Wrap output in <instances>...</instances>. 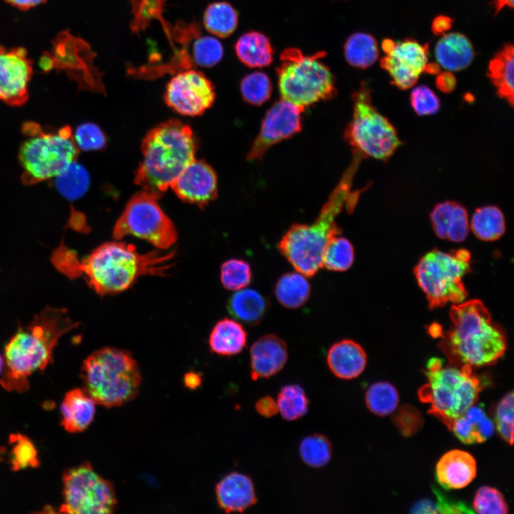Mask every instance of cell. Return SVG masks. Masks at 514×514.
Instances as JSON below:
<instances>
[{
    "label": "cell",
    "instance_id": "17",
    "mask_svg": "<svg viewBox=\"0 0 514 514\" xmlns=\"http://www.w3.org/2000/svg\"><path fill=\"white\" fill-rule=\"evenodd\" d=\"M33 61L23 47L0 46V101L21 106L29 99Z\"/></svg>",
    "mask_w": 514,
    "mask_h": 514
},
{
    "label": "cell",
    "instance_id": "41",
    "mask_svg": "<svg viewBox=\"0 0 514 514\" xmlns=\"http://www.w3.org/2000/svg\"><path fill=\"white\" fill-rule=\"evenodd\" d=\"M253 278L250 264L242 259L230 258L221 266L220 280L229 291H238L248 286Z\"/></svg>",
    "mask_w": 514,
    "mask_h": 514
},
{
    "label": "cell",
    "instance_id": "18",
    "mask_svg": "<svg viewBox=\"0 0 514 514\" xmlns=\"http://www.w3.org/2000/svg\"><path fill=\"white\" fill-rule=\"evenodd\" d=\"M428 45L413 39L395 43V47L381 59L380 64L391 78L390 83L401 90L414 86L428 64Z\"/></svg>",
    "mask_w": 514,
    "mask_h": 514
},
{
    "label": "cell",
    "instance_id": "21",
    "mask_svg": "<svg viewBox=\"0 0 514 514\" xmlns=\"http://www.w3.org/2000/svg\"><path fill=\"white\" fill-rule=\"evenodd\" d=\"M218 506L226 513H243L257 503L254 483L247 475L232 472L216 486Z\"/></svg>",
    "mask_w": 514,
    "mask_h": 514
},
{
    "label": "cell",
    "instance_id": "57",
    "mask_svg": "<svg viewBox=\"0 0 514 514\" xmlns=\"http://www.w3.org/2000/svg\"><path fill=\"white\" fill-rule=\"evenodd\" d=\"M395 42L390 39H384L382 42V49L387 54H389L395 47Z\"/></svg>",
    "mask_w": 514,
    "mask_h": 514
},
{
    "label": "cell",
    "instance_id": "20",
    "mask_svg": "<svg viewBox=\"0 0 514 514\" xmlns=\"http://www.w3.org/2000/svg\"><path fill=\"white\" fill-rule=\"evenodd\" d=\"M288 357L286 343L274 334L260 337L250 349L251 378H268L280 372Z\"/></svg>",
    "mask_w": 514,
    "mask_h": 514
},
{
    "label": "cell",
    "instance_id": "7",
    "mask_svg": "<svg viewBox=\"0 0 514 514\" xmlns=\"http://www.w3.org/2000/svg\"><path fill=\"white\" fill-rule=\"evenodd\" d=\"M425 374L427 382L418 390V397L430 405L428 413L450 430L453 421L478 400L480 381L470 366H444L438 358L428 361Z\"/></svg>",
    "mask_w": 514,
    "mask_h": 514
},
{
    "label": "cell",
    "instance_id": "23",
    "mask_svg": "<svg viewBox=\"0 0 514 514\" xmlns=\"http://www.w3.org/2000/svg\"><path fill=\"white\" fill-rule=\"evenodd\" d=\"M436 478L445 489L467 486L476 475V462L469 453L455 449L445 453L436 465Z\"/></svg>",
    "mask_w": 514,
    "mask_h": 514
},
{
    "label": "cell",
    "instance_id": "13",
    "mask_svg": "<svg viewBox=\"0 0 514 514\" xmlns=\"http://www.w3.org/2000/svg\"><path fill=\"white\" fill-rule=\"evenodd\" d=\"M63 496L59 510L65 513H112L117 505L111 482L97 474L87 462L64 471Z\"/></svg>",
    "mask_w": 514,
    "mask_h": 514
},
{
    "label": "cell",
    "instance_id": "45",
    "mask_svg": "<svg viewBox=\"0 0 514 514\" xmlns=\"http://www.w3.org/2000/svg\"><path fill=\"white\" fill-rule=\"evenodd\" d=\"M513 393H507L497 405L495 425L501 437L510 445L513 443Z\"/></svg>",
    "mask_w": 514,
    "mask_h": 514
},
{
    "label": "cell",
    "instance_id": "49",
    "mask_svg": "<svg viewBox=\"0 0 514 514\" xmlns=\"http://www.w3.org/2000/svg\"><path fill=\"white\" fill-rule=\"evenodd\" d=\"M437 496L435 506L438 513H471L463 503H458L448 500L438 490L435 491Z\"/></svg>",
    "mask_w": 514,
    "mask_h": 514
},
{
    "label": "cell",
    "instance_id": "47",
    "mask_svg": "<svg viewBox=\"0 0 514 514\" xmlns=\"http://www.w3.org/2000/svg\"><path fill=\"white\" fill-rule=\"evenodd\" d=\"M73 136L78 148L83 151L100 150L106 144L104 132L93 123H85L78 126Z\"/></svg>",
    "mask_w": 514,
    "mask_h": 514
},
{
    "label": "cell",
    "instance_id": "31",
    "mask_svg": "<svg viewBox=\"0 0 514 514\" xmlns=\"http://www.w3.org/2000/svg\"><path fill=\"white\" fill-rule=\"evenodd\" d=\"M236 56L251 68H262L273 61V49L269 39L258 31H249L239 37L235 44Z\"/></svg>",
    "mask_w": 514,
    "mask_h": 514
},
{
    "label": "cell",
    "instance_id": "50",
    "mask_svg": "<svg viewBox=\"0 0 514 514\" xmlns=\"http://www.w3.org/2000/svg\"><path fill=\"white\" fill-rule=\"evenodd\" d=\"M256 412L264 418H271L279 413L276 400L270 395L259 398L255 403Z\"/></svg>",
    "mask_w": 514,
    "mask_h": 514
},
{
    "label": "cell",
    "instance_id": "30",
    "mask_svg": "<svg viewBox=\"0 0 514 514\" xmlns=\"http://www.w3.org/2000/svg\"><path fill=\"white\" fill-rule=\"evenodd\" d=\"M514 48L506 44L490 60L488 76L495 86L498 96L513 106Z\"/></svg>",
    "mask_w": 514,
    "mask_h": 514
},
{
    "label": "cell",
    "instance_id": "39",
    "mask_svg": "<svg viewBox=\"0 0 514 514\" xmlns=\"http://www.w3.org/2000/svg\"><path fill=\"white\" fill-rule=\"evenodd\" d=\"M354 249L349 240L336 236L326 245L322 258L323 267L333 271H345L353 263Z\"/></svg>",
    "mask_w": 514,
    "mask_h": 514
},
{
    "label": "cell",
    "instance_id": "52",
    "mask_svg": "<svg viewBox=\"0 0 514 514\" xmlns=\"http://www.w3.org/2000/svg\"><path fill=\"white\" fill-rule=\"evenodd\" d=\"M453 23L450 17L440 15L433 19L431 29L435 35L443 34L452 27Z\"/></svg>",
    "mask_w": 514,
    "mask_h": 514
},
{
    "label": "cell",
    "instance_id": "59",
    "mask_svg": "<svg viewBox=\"0 0 514 514\" xmlns=\"http://www.w3.org/2000/svg\"><path fill=\"white\" fill-rule=\"evenodd\" d=\"M3 368H4V359L1 356V355L0 354V374L2 372Z\"/></svg>",
    "mask_w": 514,
    "mask_h": 514
},
{
    "label": "cell",
    "instance_id": "36",
    "mask_svg": "<svg viewBox=\"0 0 514 514\" xmlns=\"http://www.w3.org/2000/svg\"><path fill=\"white\" fill-rule=\"evenodd\" d=\"M276 402L281 417L287 421L298 420L308 410L309 400L304 389L298 384L282 386L277 395Z\"/></svg>",
    "mask_w": 514,
    "mask_h": 514
},
{
    "label": "cell",
    "instance_id": "48",
    "mask_svg": "<svg viewBox=\"0 0 514 514\" xmlns=\"http://www.w3.org/2000/svg\"><path fill=\"white\" fill-rule=\"evenodd\" d=\"M14 440L16 443L12 450V468L19 470L38 465L37 453L32 443L26 437L20 435H15Z\"/></svg>",
    "mask_w": 514,
    "mask_h": 514
},
{
    "label": "cell",
    "instance_id": "40",
    "mask_svg": "<svg viewBox=\"0 0 514 514\" xmlns=\"http://www.w3.org/2000/svg\"><path fill=\"white\" fill-rule=\"evenodd\" d=\"M240 89L246 102L254 106H260L270 99L272 84L265 73L254 71L243 78L240 84Z\"/></svg>",
    "mask_w": 514,
    "mask_h": 514
},
{
    "label": "cell",
    "instance_id": "9",
    "mask_svg": "<svg viewBox=\"0 0 514 514\" xmlns=\"http://www.w3.org/2000/svg\"><path fill=\"white\" fill-rule=\"evenodd\" d=\"M325 52L305 56L296 48H288L281 54V64L276 69L281 99L305 110L321 101L336 95L334 79L328 67L320 61Z\"/></svg>",
    "mask_w": 514,
    "mask_h": 514
},
{
    "label": "cell",
    "instance_id": "27",
    "mask_svg": "<svg viewBox=\"0 0 514 514\" xmlns=\"http://www.w3.org/2000/svg\"><path fill=\"white\" fill-rule=\"evenodd\" d=\"M270 308L269 300L252 288H242L233 293L227 301L230 315L249 326L258 325Z\"/></svg>",
    "mask_w": 514,
    "mask_h": 514
},
{
    "label": "cell",
    "instance_id": "54",
    "mask_svg": "<svg viewBox=\"0 0 514 514\" xmlns=\"http://www.w3.org/2000/svg\"><path fill=\"white\" fill-rule=\"evenodd\" d=\"M6 4L21 11H26L42 4L46 0H4Z\"/></svg>",
    "mask_w": 514,
    "mask_h": 514
},
{
    "label": "cell",
    "instance_id": "43",
    "mask_svg": "<svg viewBox=\"0 0 514 514\" xmlns=\"http://www.w3.org/2000/svg\"><path fill=\"white\" fill-rule=\"evenodd\" d=\"M473 508L479 514H506L508 507L503 494L497 489L482 486L476 492Z\"/></svg>",
    "mask_w": 514,
    "mask_h": 514
},
{
    "label": "cell",
    "instance_id": "35",
    "mask_svg": "<svg viewBox=\"0 0 514 514\" xmlns=\"http://www.w3.org/2000/svg\"><path fill=\"white\" fill-rule=\"evenodd\" d=\"M344 56L353 67L367 69L378 59L379 51L375 38L366 33L351 35L344 44Z\"/></svg>",
    "mask_w": 514,
    "mask_h": 514
},
{
    "label": "cell",
    "instance_id": "16",
    "mask_svg": "<svg viewBox=\"0 0 514 514\" xmlns=\"http://www.w3.org/2000/svg\"><path fill=\"white\" fill-rule=\"evenodd\" d=\"M304 109L284 99L277 101L266 112L257 136L246 155L248 161L261 160L273 145L287 139L302 128Z\"/></svg>",
    "mask_w": 514,
    "mask_h": 514
},
{
    "label": "cell",
    "instance_id": "38",
    "mask_svg": "<svg viewBox=\"0 0 514 514\" xmlns=\"http://www.w3.org/2000/svg\"><path fill=\"white\" fill-rule=\"evenodd\" d=\"M302 461L313 468L326 465L332 458V445L329 439L321 433H313L303 438L299 444Z\"/></svg>",
    "mask_w": 514,
    "mask_h": 514
},
{
    "label": "cell",
    "instance_id": "34",
    "mask_svg": "<svg viewBox=\"0 0 514 514\" xmlns=\"http://www.w3.org/2000/svg\"><path fill=\"white\" fill-rule=\"evenodd\" d=\"M238 16L235 9L226 1L213 2L208 5L203 15L205 29L219 38H226L236 30Z\"/></svg>",
    "mask_w": 514,
    "mask_h": 514
},
{
    "label": "cell",
    "instance_id": "19",
    "mask_svg": "<svg viewBox=\"0 0 514 514\" xmlns=\"http://www.w3.org/2000/svg\"><path fill=\"white\" fill-rule=\"evenodd\" d=\"M170 187L181 201L200 208L214 201L218 196L217 176L205 161L194 158Z\"/></svg>",
    "mask_w": 514,
    "mask_h": 514
},
{
    "label": "cell",
    "instance_id": "55",
    "mask_svg": "<svg viewBox=\"0 0 514 514\" xmlns=\"http://www.w3.org/2000/svg\"><path fill=\"white\" fill-rule=\"evenodd\" d=\"M184 381L187 387L195 388L201 383V378L195 373H188L185 376Z\"/></svg>",
    "mask_w": 514,
    "mask_h": 514
},
{
    "label": "cell",
    "instance_id": "5",
    "mask_svg": "<svg viewBox=\"0 0 514 514\" xmlns=\"http://www.w3.org/2000/svg\"><path fill=\"white\" fill-rule=\"evenodd\" d=\"M450 318L451 325L441 346L453 363L481 367L495 363L504 355L505 334L480 300L453 304Z\"/></svg>",
    "mask_w": 514,
    "mask_h": 514
},
{
    "label": "cell",
    "instance_id": "42",
    "mask_svg": "<svg viewBox=\"0 0 514 514\" xmlns=\"http://www.w3.org/2000/svg\"><path fill=\"white\" fill-rule=\"evenodd\" d=\"M192 52L193 59L196 65L201 67L211 68L221 61L223 56V47L216 38L203 36L195 40Z\"/></svg>",
    "mask_w": 514,
    "mask_h": 514
},
{
    "label": "cell",
    "instance_id": "58",
    "mask_svg": "<svg viewBox=\"0 0 514 514\" xmlns=\"http://www.w3.org/2000/svg\"><path fill=\"white\" fill-rule=\"evenodd\" d=\"M424 71L430 74H438L440 72V67L437 64L428 63Z\"/></svg>",
    "mask_w": 514,
    "mask_h": 514
},
{
    "label": "cell",
    "instance_id": "53",
    "mask_svg": "<svg viewBox=\"0 0 514 514\" xmlns=\"http://www.w3.org/2000/svg\"><path fill=\"white\" fill-rule=\"evenodd\" d=\"M412 513H438L435 503L430 499H422L416 503L410 510Z\"/></svg>",
    "mask_w": 514,
    "mask_h": 514
},
{
    "label": "cell",
    "instance_id": "24",
    "mask_svg": "<svg viewBox=\"0 0 514 514\" xmlns=\"http://www.w3.org/2000/svg\"><path fill=\"white\" fill-rule=\"evenodd\" d=\"M326 362L335 376L351 380L363 373L366 366L367 356L360 344L350 339H343L331 346Z\"/></svg>",
    "mask_w": 514,
    "mask_h": 514
},
{
    "label": "cell",
    "instance_id": "26",
    "mask_svg": "<svg viewBox=\"0 0 514 514\" xmlns=\"http://www.w3.org/2000/svg\"><path fill=\"white\" fill-rule=\"evenodd\" d=\"M439 64L448 71L466 69L474 58V50L470 40L463 34H444L435 48Z\"/></svg>",
    "mask_w": 514,
    "mask_h": 514
},
{
    "label": "cell",
    "instance_id": "25",
    "mask_svg": "<svg viewBox=\"0 0 514 514\" xmlns=\"http://www.w3.org/2000/svg\"><path fill=\"white\" fill-rule=\"evenodd\" d=\"M95 402L84 389L69 391L61 403L62 425L69 433L84 430L93 420Z\"/></svg>",
    "mask_w": 514,
    "mask_h": 514
},
{
    "label": "cell",
    "instance_id": "4",
    "mask_svg": "<svg viewBox=\"0 0 514 514\" xmlns=\"http://www.w3.org/2000/svg\"><path fill=\"white\" fill-rule=\"evenodd\" d=\"M198 143L191 127L171 119L151 128L141 143L143 158L134 183L156 199L194 158Z\"/></svg>",
    "mask_w": 514,
    "mask_h": 514
},
{
    "label": "cell",
    "instance_id": "3",
    "mask_svg": "<svg viewBox=\"0 0 514 514\" xmlns=\"http://www.w3.org/2000/svg\"><path fill=\"white\" fill-rule=\"evenodd\" d=\"M65 308L47 306L27 325L19 326L4 350L5 370L1 386L7 390L24 392L28 377L44 370L52 362L60 338L77 326Z\"/></svg>",
    "mask_w": 514,
    "mask_h": 514
},
{
    "label": "cell",
    "instance_id": "1",
    "mask_svg": "<svg viewBox=\"0 0 514 514\" xmlns=\"http://www.w3.org/2000/svg\"><path fill=\"white\" fill-rule=\"evenodd\" d=\"M175 252L163 250L140 253L121 240L105 242L79 260L69 249L57 269L71 279L82 277L99 296L114 295L131 288L144 276H166L173 266Z\"/></svg>",
    "mask_w": 514,
    "mask_h": 514
},
{
    "label": "cell",
    "instance_id": "14",
    "mask_svg": "<svg viewBox=\"0 0 514 514\" xmlns=\"http://www.w3.org/2000/svg\"><path fill=\"white\" fill-rule=\"evenodd\" d=\"M51 51L40 57L39 66L43 73L64 71L82 90L104 93L101 74L93 66V52L83 39L69 31L60 32L52 41Z\"/></svg>",
    "mask_w": 514,
    "mask_h": 514
},
{
    "label": "cell",
    "instance_id": "56",
    "mask_svg": "<svg viewBox=\"0 0 514 514\" xmlns=\"http://www.w3.org/2000/svg\"><path fill=\"white\" fill-rule=\"evenodd\" d=\"M514 0H495L492 4L495 9V14H498L505 6L513 7Z\"/></svg>",
    "mask_w": 514,
    "mask_h": 514
},
{
    "label": "cell",
    "instance_id": "10",
    "mask_svg": "<svg viewBox=\"0 0 514 514\" xmlns=\"http://www.w3.org/2000/svg\"><path fill=\"white\" fill-rule=\"evenodd\" d=\"M371 90L363 81L352 94L353 114L344 138L363 158L386 161L403 144L397 130L373 105Z\"/></svg>",
    "mask_w": 514,
    "mask_h": 514
},
{
    "label": "cell",
    "instance_id": "12",
    "mask_svg": "<svg viewBox=\"0 0 514 514\" xmlns=\"http://www.w3.org/2000/svg\"><path fill=\"white\" fill-rule=\"evenodd\" d=\"M156 198L145 191L135 193L126 205L113 229V238L132 236L149 242L158 250H168L178 239L172 221Z\"/></svg>",
    "mask_w": 514,
    "mask_h": 514
},
{
    "label": "cell",
    "instance_id": "44",
    "mask_svg": "<svg viewBox=\"0 0 514 514\" xmlns=\"http://www.w3.org/2000/svg\"><path fill=\"white\" fill-rule=\"evenodd\" d=\"M57 177L61 178L60 188L63 193L70 198H77L84 194L89 184L87 172L76 162Z\"/></svg>",
    "mask_w": 514,
    "mask_h": 514
},
{
    "label": "cell",
    "instance_id": "46",
    "mask_svg": "<svg viewBox=\"0 0 514 514\" xmlns=\"http://www.w3.org/2000/svg\"><path fill=\"white\" fill-rule=\"evenodd\" d=\"M412 109L418 116L435 114L440 108V101L435 93L425 85L414 88L410 94Z\"/></svg>",
    "mask_w": 514,
    "mask_h": 514
},
{
    "label": "cell",
    "instance_id": "22",
    "mask_svg": "<svg viewBox=\"0 0 514 514\" xmlns=\"http://www.w3.org/2000/svg\"><path fill=\"white\" fill-rule=\"evenodd\" d=\"M430 218L435 234L441 239L459 243L468 236L470 228L468 211L458 202L438 203L432 209Z\"/></svg>",
    "mask_w": 514,
    "mask_h": 514
},
{
    "label": "cell",
    "instance_id": "28",
    "mask_svg": "<svg viewBox=\"0 0 514 514\" xmlns=\"http://www.w3.org/2000/svg\"><path fill=\"white\" fill-rule=\"evenodd\" d=\"M495 427L483 409L479 406H470L456 418L450 429L465 444L480 443L490 438Z\"/></svg>",
    "mask_w": 514,
    "mask_h": 514
},
{
    "label": "cell",
    "instance_id": "6",
    "mask_svg": "<svg viewBox=\"0 0 514 514\" xmlns=\"http://www.w3.org/2000/svg\"><path fill=\"white\" fill-rule=\"evenodd\" d=\"M84 390L96 404L111 408L133 399L141 383L139 366L126 350L104 347L84 361Z\"/></svg>",
    "mask_w": 514,
    "mask_h": 514
},
{
    "label": "cell",
    "instance_id": "8",
    "mask_svg": "<svg viewBox=\"0 0 514 514\" xmlns=\"http://www.w3.org/2000/svg\"><path fill=\"white\" fill-rule=\"evenodd\" d=\"M23 141L19 151L21 180L33 185L57 177L66 170L79 154L71 128L46 131L33 121L22 126Z\"/></svg>",
    "mask_w": 514,
    "mask_h": 514
},
{
    "label": "cell",
    "instance_id": "32",
    "mask_svg": "<svg viewBox=\"0 0 514 514\" xmlns=\"http://www.w3.org/2000/svg\"><path fill=\"white\" fill-rule=\"evenodd\" d=\"M311 285L306 276L299 272H288L278 279L274 294L278 302L286 308L296 309L308 300Z\"/></svg>",
    "mask_w": 514,
    "mask_h": 514
},
{
    "label": "cell",
    "instance_id": "11",
    "mask_svg": "<svg viewBox=\"0 0 514 514\" xmlns=\"http://www.w3.org/2000/svg\"><path fill=\"white\" fill-rule=\"evenodd\" d=\"M470 270V255L465 249L426 253L413 269L416 281L425 293L429 308L448 303L458 304L468 296L463 278Z\"/></svg>",
    "mask_w": 514,
    "mask_h": 514
},
{
    "label": "cell",
    "instance_id": "33",
    "mask_svg": "<svg viewBox=\"0 0 514 514\" xmlns=\"http://www.w3.org/2000/svg\"><path fill=\"white\" fill-rule=\"evenodd\" d=\"M470 227L474 235L484 241L500 238L505 231V217L496 206H483L473 213Z\"/></svg>",
    "mask_w": 514,
    "mask_h": 514
},
{
    "label": "cell",
    "instance_id": "51",
    "mask_svg": "<svg viewBox=\"0 0 514 514\" xmlns=\"http://www.w3.org/2000/svg\"><path fill=\"white\" fill-rule=\"evenodd\" d=\"M436 87L443 93L452 92L456 86V79L450 71L438 73L435 79Z\"/></svg>",
    "mask_w": 514,
    "mask_h": 514
},
{
    "label": "cell",
    "instance_id": "15",
    "mask_svg": "<svg viewBox=\"0 0 514 514\" xmlns=\"http://www.w3.org/2000/svg\"><path fill=\"white\" fill-rule=\"evenodd\" d=\"M163 99L171 109L187 116L203 114L216 99L214 86L201 71H180L168 82Z\"/></svg>",
    "mask_w": 514,
    "mask_h": 514
},
{
    "label": "cell",
    "instance_id": "2",
    "mask_svg": "<svg viewBox=\"0 0 514 514\" xmlns=\"http://www.w3.org/2000/svg\"><path fill=\"white\" fill-rule=\"evenodd\" d=\"M361 158L353 156L351 163L333 189L319 215L311 224H293L278 243L281 253L296 271L312 277L323 267L322 258L329 241L342 232L336 223L346 207L352 211L359 192H352L353 181Z\"/></svg>",
    "mask_w": 514,
    "mask_h": 514
},
{
    "label": "cell",
    "instance_id": "29",
    "mask_svg": "<svg viewBox=\"0 0 514 514\" xmlns=\"http://www.w3.org/2000/svg\"><path fill=\"white\" fill-rule=\"evenodd\" d=\"M247 332L238 321L228 318L218 321L208 338L211 351L219 356H231L240 353L247 343Z\"/></svg>",
    "mask_w": 514,
    "mask_h": 514
},
{
    "label": "cell",
    "instance_id": "37",
    "mask_svg": "<svg viewBox=\"0 0 514 514\" xmlns=\"http://www.w3.org/2000/svg\"><path fill=\"white\" fill-rule=\"evenodd\" d=\"M366 405L373 414L383 417L393 413L399 403L396 388L388 382L372 384L366 393Z\"/></svg>",
    "mask_w": 514,
    "mask_h": 514
}]
</instances>
